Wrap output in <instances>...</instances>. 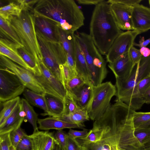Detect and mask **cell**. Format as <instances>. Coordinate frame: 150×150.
Here are the masks:
<instances>
[{
	"mask_svg": "<svg viewBox=\"0 0 150 150\" xmlns=\"http://www.w3.org/2000/svg\"><path fill=\"white\" fill-rule=\"evenodd\" d=\"M85 83L84 79L78 75L68 81L65 85L67 90L70 91L81 86Z\"/></svg>",
	"mask_w": 150,
	"mask_h": 150,
	"instance_id": "39",
	"label": "cell"
},
{
	"mask_svg": "<svg viewBox=\"0 0 150 150\" xmlns=\"http://www.w3.org/2000/svg\"><path fill=\"white\" fill-rule=\"evenodd\" d=\"M59 42L63 48L66 55L75 58L76 39L74 33L63 30L58 26Z\"/></svg>",
	"mask_w": 150,
	"mask_h": 150,
	"instance_id": "24",
	"label": "cell"
},
{
	"mask_svg": "<svg viewBox=\"0 0 150 150\" xmlns=\"http://www.w3.org/2000/svg\"><path fill=\"white\" fill-rule=\"evenodd\" d=\"M26 88L13 72L0 67V102L14 98L23 94Z\"/></svg>",
	"mask_w": 150,
	"mask_h": 150,
	"instance_id": "9",
	"label": "cell"
},
{
	"mask_svg": "<svg viewBox=\"0 0 150 150\" xmlns=\"http://www.w3.org/2000/svg\"><path fill=\"white\" fill-rule=\"evenodd\" d=\"M129 52L123 54L108 65L116 79H125L127 77L134 67Z\"/></svg>",
	"mask_w": 150,
	"mask_h": 150,
	"instance_id": "16",
	"label": "cell"
},
{
	"mask_svg": "<svg viewBox=\"0 0 150 150\" xmlns=\"http://www.w3.org/2000/svg\"><path fill=\"white\" fill-rule=\"evenodd\" d=\"M9 150H16V149L12 145L10 147Z\"/></svg>",
	"mask_w": 150,
	"mask_h": 150,
	"instance_id": "53",
	"label": "cell"
},
{
	"mask_svg": "<svg viewBox=\"0 0 150 150\" xmlns=\"http://www.w3.org/2000/svg\"><path fill=\"white\" fill-rule=\"evenodd\" d=\"M30 135L33 141L34 150H50L55 141L53 133L47 131L38 130Z\"/></svg>",
	"mask_w": 150,
	"mask_h": 150,
	"instance_id": "20",
	"label": "cell"
},
{
	"mask_svg": "<svg viewBox=\"0 0 150 150\" xmlns=\"http://www.w3.org/2000/svg\"><path fill=\"white\" fill-rule=\"evenodd\" d=\"M1 38L8 39L16 44L23 46L16 33L12 28L10 20L4 19L0 17Z\"/></svg>",
	"mask_w": 150,
	"mask_h": 150,
	"instance_id": "28",
	"label": "cell"
},
{
	"mask_svg": "<svg viewBox=\"0 0 150 150\" xmlns=\"http://www.w3.org/2000/svg\"><path fill=\"white\" fill-rule=\"evenodd\" d=\"M104 131L103 125L98 121L96 120L93 123L92 129L85 137L77 138L76 140L80 145L96 143L101 139Z\"/></svg>",
	"mask_w": 150,
	"mask_h": 150,
	"instance_id": "25",
	"label": "cell"
},
{
	"mask_svg": "<svg viewBox=\"0 0 150 150\" xmlns=\"http://www.w3.org/2000/svg\"><path fill=\"white\" fill-rule=\"evenodd\" d=\"M38 128L41 130H62L64 129L82 128L77 125L59 120L56 117H50L43 119H38Z\"/></svg>",
	"mask_w": 150,
	"mask_h": 150,
	"instance_id": "21",
	"label": "cell"
},
{
	"mask_svg": "<svg viewBox=\"0 0 150 150\" xmlns=\"http://www.w3.org/2000/svg\"><path fill=\"white\" fill-rule=\"evenodd\" d=\"M104 0H77V1L80 4L83 5H95L96 6Z\"/></svg>",
	"mask_w": 150,
	"mask_h": 150,
	"instance_id": "47",
	"label": "cell"
},
{
	"mask_svg": "<svg viewBox=\"0 0 150 150\" xmlns=\"http://www.w3.org/2000/svg\"><path fill=\"white\" fill-rule=\"evenodd\" d=\"M140 52L142 56L146 57L150 55V49L146 47H142L139 49Z\"/></svg>",
	"mask_w": 150,
	"mask_h": 150,
	"instance_id": "49",
	"label": "cell"
},
{
	"mask_svg": "<svg viewBox=\"0 0 150 150\" xmlns=\"http://www.w3.org/2000/svg\"><path fill=\"white\" fill-rule=\"evenodd\" d=\"M0 67L8 69L15 74L28 88L40 94L45 92L33 73L13 62L6 57L0 55Z\"/></svg>",
	"mask_w": 150,
	"mask_h": 150,
	"instance_id": "11",
	"label": "cell"
},
{
	"mask_svg": "<svg viewBox=\"0 0 150 150\" xmlns=\"http://www.w3.org/2000/svg\"><path fill=\"white\" fill-rule=\"evenodd\" d=\"M45 98L47 112L42 114L43 116L48 115L51 117H57L62 115L64 111V100L50 94L45 93Z\"/></svg>",
	"mask_w": 150,
	"mask_h": 150,
	"instance_id": "22",
	"label": "cell"
},
{
	"mask_svg": "<svg viewBox=\"0 0 150 150\" xmlns=\"http://www.w3.org/2000/svg\"><path fill=\"white\" fill-rule=\"evenodd\" d=\"M38 1L37 0H18L16 1L22 10L32 11L34 6Z\"/></svg>",
	"mask_w": 150,
	"mask_h": 150,
	"instance_id": "43",
	"label": "cell"
},
{
	"mask_svg": "<svg viewBox=\"0 0 150 150\" xmlns=\"http://www.w3.org/2000/svg\"><path fill=\"white\" fill-rule=\"evenodd\" d=\"M67 91L72 96L79 109L87 110L92 96L93 86L91 83L86 82L76 88Z\"/></svg>",
	"mask_w": 150,
	"mask_h": 150,
	"instance_id": "17",
	"label": "cell"
},
{
	"mask_svg": "<svg viewBox=\"0 0 150 150\" xmlns=\"http://www.w3.org/2000/svg\"><path fill=\"white\" fill-rule=\"evenodd\" d=\"M21 103L22 110L25 114V119L32 125L34 130L33 132L38 131V128L37 125L38 119V114L35 111L31 105L25 98H22L21 99Z\"/></svg>",
	"mask_w": 150,
	"mask_h": 150,
	"instance_id": "30",
	"label": "cell"
},
{
	"mask_svg": "<svg viewBox=\"0 0 150 150\" xmlns=\"http://www.w3.org/2000/svg\"><path fill=\"white\" fill-rule=\"evenodd\" d=\"M16 150H34L32 139L30 135L26 134L17 145Z\"/></svg>",
	"mask_w": 150,
	"mask_h": 150,
	"instance_id": "36",
	"label": "cell"
},
{
	"mask_svg": "<svg viewBox=\"0 0 150 150\" xmlns=\"http://www.w3.org/2000/svg\"><path fill=\"white\" fill-rule=\"evenodd\" d=\"M129 53L133 65L135 66L140 62L142 57L140 50L133 46L130 49Z\"/></svg>",
	"mask_w": 150,
	"mask_h": 150,
	"instance_id": "42",
	"label": "cell"
},
{
	"mask_svg": "<svg viewBox=\"0 0 150 150\" xmlns=\"http://www.w3.org/2000/svg\"><path fill=\"white\" fill-rule=\"evenodd\" d=\"M19 96L0 103V126L5 122L20 103Z\"/></svg>",
	"mask_w": 150,
	"mask_h": 150,
	"instance_id": "29",
	"label": "cell"
},
{
	"mask_svg": "<svg viewBox=\"0 0 150 150\" xmlns=\"http://www.w3.org/2000/svg\"><path fill=\"white\" fill-rule=\"evenodd\" d=\"M134 134L143 145L150 143V127H140L135 128Z\"/></svg>",
	"mask_w": 150,
	"mask_h": 150,
	"instance_id": "33",
	"label": "cell"
},
{
	"mask_svg": "<svg viewBox=\"0 0 150 150\" xmlns=\"http://www.w3.org/2000/svg\"><path fill=\"white\" fill-rule=\"evenodd\" d=\"M150 75V55L142 57L126 78L116 79V100L120 101L129 106L130 105L134 89L142 79Z\"/></svg>",
	"mask_w": 150,
	"mask_h": 150,
	"instance_id": "6",
	"label": "cell"
},
{
	"mask_svg": "<svg viewBox=\"0 0 150 150\" xmlns=\"http://www.w3.org/2000/svg\"><path fill=\"white\" fill-rule=\"evenodd\" d=\"M44 94L38 93L27 88L23 93L25 99L30 105L43 110L44 113H46L47 109Z\"/></svg>",
	"mask_w": 150,
	"mask_h": 150,
	"instance_id": "27",
	"label": "cell"
},
{
	"mask_svg": "<svg viewBox=\"0 0 150 150\" xmlns=\"http://www.w3.org/2000/svg\"><path fill=\"white\" fill-rule=\"evenodd\" d=\"M10 21L23 46L38 63L43 60L36 33L35 18L32 12L22 10L19 16H11Z\"/></svg>",
	"mask_w": 150,
	"mask_h": 150,
	"instance_id": "4",
	"label": "cell"
},
{
	"mask_svg": "<svg viewBox=\"0 0 150 150\" xmlns=\"http://www.w3.org/2000/svg\"><path fill=\"white\" fill-rule=\"evenodd\" d=\"M134 30L140 34L150 29V7L138 4L133 6L132 16Z\"/></svg>",
	"mask_w": 150,
	"mask_h": 150,
	"instance_id": "14",
	"label": "cell"
},
{
	"mask_svg": "<svg viewBox=\"0 0 150 150\" xmlns=\"http://www.w3.org/2000/svg\"><path fill=\"white\" fill-rule=\"evenodd\" d=\"M142 1V0H108L107 1L109 4L116 3L133 6L137 4H139Z\"/></svg>",
	"mask_w": 150,
	"mask_h": 150,
	"instance_id": "46",
	"label": "cell"
},
{
	"mask_svg": "<svg viewBox=\"0 0 150 150\" xmlns=\"http://www.w3.org/2000/svg\"><path fill=\"white\" fill-rule=\"evenodd\" d=\"M150 121V112H136L133 116V122L135 128L139 127Z\"/></svg>",
	"mask_w": 150,
	"mask_h": 150,
	"instance_id": "35",
	"label": "cell"
},
{
	"mask_svg": "<svg viewBox=\"0 0 150 150\" xmlns=\"http://www.w3.org/2000/svg\"><path fill=\"white\" fill-rule=\"evenodd\" d=\"M35 29L44 63L65 86L60 66L67 62L66 52L60 42L49 40Z\"/></svg>",
	"mask_w": 150,
	"mask_h": 150,
	"instance_id": "7",
	"label": "cell"
},
{
	"mask_svg": "<svg viewBox=\"0 0 150 150\" xmlns=\"http://www.w3.org/2000/svg\"><path fill=\"white\" fill-rule=\"evenodd\" d=\"M41 74L35 76L45 93L64 99L67 90L63 84L50 71L43 60L39 62Z\"/></svg>",
	"mask_w": 150,
	"mask_h": 150,
	"instance_id": "10",
	"label": "cell"
},
{
	"mask_svg": "<svg viewBox=\"0 0 150 150\" xmlns=\"http://www.w3.org/2000/svg\"><path fill=\"white\" fill-rule=\"evenodd\" d=\"M143 99L145 103H150V87L144 94Z\"/></svg>",
	"mask_w": 150,
	"mask_h": 150,
	"instance_id": "50",
	"label": "cell"
},
{
	"mask_svg": "<svg viewBox=\"0 0 150 150\" xmlns=\"http://www.w3.org/2000/svg\"><path fill=\"white\" fill-rule=\"evenodd\" d=\"M145 150H150V143L144 146Z\"/></svg>",
	"mask_w": 150,
	"mask_h": 150,
	"instance_id": "52",
	"label": "cell"
},
{
	"mask_svg": "<svg viewBox=\"0 0 150 150\" xmlns=\"http://www.w3.org/2000/svg\"><path fill=\"white\" fill-rule=\"evenodd\" d=\"M34 17L35 28L49 40L59 42L58 25L50 20L41 17Z\"/></svg>",
	"mask_w": 150,
	"mask_h": 150,
	"instance_id": "18",
	"label": "cell"
},
{
	"mask_svg": "<svg viewBox=\"0 0 150 150\" xmlns=\"http://www.w3.org/2000/svg\"><path fill=\"white\" fill-rule=\"evenodd\" d=\"M149 1V6H150V0H149L148 1Z\"/></svg>",
	"mask_w": 150,
	"mask_h": 150,
	"instance_id": "55",
	"label": "cell"
},
{
	"mask_svg": "<svg viewBox=\"0 0 150 150\" xmlns=\"http://www.w3.org/2000/svg\"><path fill=\"white\" fill-rule=\"evenodd\" d=\"M10 133L0 134V150H9L10 147L12 145Z\"/></svg>",
	"mask_w": 150,
	"mask_h": 150,
	"instance_id": "41",
	"label": "cell"
},
{
	"mask_svg": "<svg viewBox=\"0 0 150 150\" xmlns=\"http://www.w3.org/2000/svg\"><path fill=\"white\" fill-rule=\"evenodd\" d=\"M89 35L100 54L106 55L117 38L123 32L118 27L110 7L104 0L95 6L90 24Z\"/></svg>",
	"mask_w": 150,
	"mask_h": 150,
	"instance_id": "2",
	"label": "cell"
},
{
	"mask_svg": "<svg viewBox=\"0 0 150 150\" xmlns=\"http://www.w3.org/2000/svg\"><path fill=\"white\" fill-rule=\"evenodd\" d=\"M25 114L20 102L4 123L0 126V134L10 132L20 126L25 120Z\"/></svg>",
	"mask_w": 150,
	"mask_h": 150,
	"instance_id": "19",
	"label": "cell"
},
{
	"mask_svg": "<svg viewBox=\"0 0 150 150\" xmlns=\"http://www.w3.org/2000/svg\"><path fill=\"white\" fill-rule=\"evenodd\" d=\"M75 59L76 68L78 75L82 77L86 83H91L90 76L86 59L76 39Z\"/></svg>",
	"mask_w": 150,
	"mask_h": 150,
	"instance_id": "23",
	"label": "cell"
},
{
	"mask_svg": "<svg viewBox=\"0 0 150 150\" xmlns=\"http://www.w3.org/2000/svg\"><path fill=\"white\" fill-rule=\"evenodd\" d=\"M17 49L19 54L23 59L33 70V74L35 76L40 75L41 71L39 63L35 58L23 46H19Z\"/></svg>",
	"mask_w": 150,
	"mask_h": 150,
	"instance_id": "31",
	"label": "cell"
},
{
	"mask_svg": "<svg viewBox=\"0 0 150 150\" xmlns=\"http://www.w3.org/2000/svg\"><path fill=\"white\" fill-rule=\"evenodd\" d=\"M55 140L59 144L63 150H67V134L62 130H57L54 135Z\"/></svg>",
	"mask_w": 150,
	"mask_h": 150,
	"instance_id": "40",
	"label": "cell"
},
{
	"mask_svg": "<svg viewBox=\"0 0 150 150\" xmlns=\"http://www.w3.org/2000/svg\"><path fill=\"white\" fill-rule=\"evenodd\" d=\"M56 118L63 121L77 125L83 129L85 127L84 122L90 119L87 110L84 109H79L70 114L62 115Z\"/></svg>",
	"mask_w": 150,
	"mask_h": 150,
	"instance_id": "26",
	"label": "cell"
},
{
	"mask_svg": "<svg viewBox=\"0 0 150 150\" xmlns=\"http://www.w3.org/2000/svg\"><path fill=\"white\" fill-rule=\"evenodd\" d=\"M26 134L21 127L10 133V137L12 145L16 149L22 138Z\"/></svg>",
	"mask_w": 150,
	"mask_h": 150,
	"instance_id": "38",
	"label": "cell"
},
{
	"mask_svg": "<svg viewBox=\"0 0 150 150\" xmlns=\"http://www.w3.org/2000/svg\"><path fill=\"white\" fill-rule=\"evenodd\" d=\"M59 144L55 140L54 145L50 150H59Z\"/></svg>",
	"mask_w": 150,
	"mask_h": 150,
	"instance_id": "51",
	"label": "cell"
},
{
	"mask_svg": "<svg viewBox=\"0 0 150 150\" xmlns=\"http://www.w3.org/2000/svg\"><path fill=\"white\" fill-rule=\"evenodd\" d=\"M150 43V38L145 40L144 37H141L139 41V43H137L134 42L133 46L139 47L140 48L142 47H146Z\"/></svg>",
	"mask_w": 150,
	"mask_h": 150,
	"instance_id": "48",
	"label": "cell"
},
{
	"mask_svg": "<svg viewBox=\"0 0 150 150\" xmlns=\"http://www.w3.org/2000/svg\"><path fill=\"white\" fill-rule=\"evenodd\" d=\"M67 150H82V149L76 139H73L67 135Z\"/></svg>",
	"mask_w": 150,
	"mask_h": 150,
	"instance_id": "45",
	"label": "cell"
},
{
	"mask_svg": "<svg viewBox=\"0 0 150 150\" xmlns=\"http://www.w3.org/2000/svg\"><path fill=\"white\" fill-rule=\"evenodd\" d=\"M59 150H63V149L61 148V146H59Z\"/></svg>",
	"mask_w": 150,
	"mask_h": 150,
	"instance_id": "54",
	"label": "cell"
},
{
	"mask_svg": "<svg viewBox=\"0 0 150 150\" xmlns=\"http://www.w3.org/2000/svg\"><path fill=\"white\" fill-rule=\"evenodd\" d=\"M32 11L34 16L51 21L72 33L84 24L83 13L73 0H38Z\"/></svg>",
	"mask_w": 150,
	"mask_h": 150,
	"instance_id": "1",
	"label": "cell"
},
{
	"mask_svg": "<svg viewBox=\"0 0 150 150\" xmlns=\"http://www.w3.org/2000/svg\"><path fill=\"white\" fill-rule=\"evenodd\" d=\"M75 36L86 59L92 84L94 86L100 84L107 74L103 58L89 34L81 32Z\"/></svg>",
	"mask_w": 150,
	"mask_h": 150,
	"instance_id": "5",
	"label": "cell"
},
{
	"mask_svg": "<svg viewBox=\"0 0 150 150\" xmlns=\"http://www.w3.org/2000/svg\"><path fill=\"white\" fill-rule=\"evenodd\" d=\"M60 69L65 85L68 81L78 75L76 72L71 70L69 67L67 62L64 64L60 65Z\"/></svg>",
	"mask_w": 150,
	"mask_h": 150,
	"instance_id": "37",
	"label": "cell"
},
{
	"mask_svg": "<svg viewBox=\"0 0 150 150\" xmlns=\"http://www.w3.org/2000/svg\"><path fill=\"white\" fill-rule=\"evenodd\" d=\"M118 27L121 30H134L132 16L133 6L113 3L110 4Z\"/></svg>",
	"mask_w": 150,
	"mask_h": 150,
	"instance_id": "13",
	"label": "cell"
},
{
	"mask_svg": "<svg viewBox=\"0 0 150 150\" xmlns=\"http://www.w3.org/2000/svg\"><path fill=\"white\" fill-rule=\"evenodd\" d=\"M22 10L20 6L16 3L11 2L8 5L0 8V17L9 20L11 16H19Z\"/></svg>",
	"mask_w": 150,
	"mask_h": 150,
	"instance_id": "32",
	"label": "cell"
},
{
	"mask_svg": "<svg viewBox=\"0 0 150 150\" xmlns=\"http://www.w3.org/2000/svg\"><path fill=\"white\" fill-rule=\"evenodd\" d=\"M89 130L84 128L82 130H75L70 129L67 134L69 137L74 139L85 137L88 133Z\"/></svg>",
	"mask_w": 150,
	"mask_h": 150,
	"instance_id": "44",
	"label": "cell"
},
{
	"mask_svg": "<svg viewBox=\"0 0 150 150\" xmlns=\"http://www.w3.org/2000/svg\"><path fill=\"white\" fill-rule=\"evenodd\" d=\"M116 93L115 86L110 81L93 86L92 98L87 109L90 119L94 121L100 118L110 105L112 98L116 96Z\"/></svg>",
	"mask_w": 150,
	"mask_h": 150,
	"instance_id": "8",
	"label": "cell"
},
{
	"mask_svg": "<svg viewBox=\"0 0 150 150\" xmlns=\"http://www.w3.org/2000/svg\"><path fill=\"white\" fill-rule=\"evenodd\" d=\"M64 100V111L63 115L70 114L79 109L72 96L67 91Z\"/></svg>",
	"mask_w": 150,
	"mask_h": 150,
	"instance_id": "34",
	"label": "cell"
},
{
	"mask_svg": "<svg viewBox=\"0 0 150 150\" xmlns=\"http://www.w3.org/2000/svg\"><path fill=\"white\" fill-rule=\"evenodd\" d=\"M104 131L101 139L96 143L80 145L82 150H140L133 136L119 127L115 119L102 120Z\"/></svg>",
	"mask_w": 150,
	"mask_h": 150,
	"instance_id": "3",
	"label": "cell"
},
{
	"mask_svg": "<svg viewBox=\"0 0 150 150\" xmlns=\"http://www.w3.org/2000/svg\"><path fill=\"white\" fill-rule=\"evenodd\" d=\"M19 46L8 39L1 38L0 55L6 57L13 62L32 72L33 74V70L19 54L17 49Z\"/></svg>",
	"mask_w": 150,
	"mask_h": 150,
	"instance_id": "15",
	"label": "cell"
},
{
	"mask_svg": "<svg viewBox=\"0 0 150 150\" xmlns=\"http://www.w3.org/2000/svg\"><path fill=\"white\" fill-rule=\"evenodd\" d=\"M139 33L134 30L123 32L115 39L106 55L107 62H113L121 55L129 52Z\"/></svg>",
	"mask_w": 150,
	"mask_h": 150,
	"instance_id": "12",
	"label": "cell"
}]
</instances>
